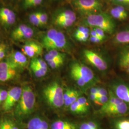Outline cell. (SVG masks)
I'll use <instances>...</instances> for the list:
<instances>
[{
	"mask_svg": "<svg viewBox=\"0 0 129 129\" xmlns=\"http://www.w3.org/2000/svg\"><path fill=\"white\" fill-rule=\"evenodd\" d=\"M31 63L43 69H47V63H46V61L42 59L38 58L37 57L33 58L31 61Z\"/></svg>",
	"mask_w": 129,
	"mask_h": 129,
	"instance_id": "32",
	"label": "cell"
},
{
	"mask_svg": "<svg viewBox=\"0 0 129 129\" xmlns=\"http://www.w3.org/2000/svg\"><path fill=\"white\" fill-rule=\"evenodd\" d=\"M36 101V96L32 88L29 86L24 87L15 108L16 115L19 118H23L30 114L35 108Z\"/></svg>",
	"mask_w": 129,
	"mask_h": 129,
	"instance_id": "1",
	"label": "cell"
},
{
	"mask_svg": "<svg viewBox=\"0 0 129 129\" xmlns=\"http://www.w3.org/2000/svg\"><path fill=\"white\" fill-rule=\"evenodd\" d=\"M77 18L76 14L74 12L70 10H66L58 14L55 19V23L62 21L70 20L75 21Z\"/></svg>",
	"mask_w": 129,
	"mask_h": 129,
	"instance_id": "16",
	"label": "cell"
},
{
	"mask_svg": "<svg viewBox=\"0 0 129 129\" xmlns=\"http://www.w3.org/2000/svg\"><path fill=\"white\" fill-rule=\"evenodd\" d=\"M40 22L41 25L46 24L48 21V16L47 14L42 12H37Z\"/></svg>",
	"mask_w": 129,
	"mask_h": 129,
	"instance_id": "38",
	"label": "cell"
},
{
	"mask_svg": "<svg viewBox=\"0 0 129 129\" xmlns=\"http://www.w3.org/2000/svg\"><path fill=\"white\" fill-rule=\"evenodd\" d=\"M16 67L9 61L0 62V72H3L9 70L16 69Z\"/></svg>",
	"mask_w": 129,
	"mask_h": 129,
	"instance_id": "28",
	"label": "cell"
},
{
	"mask_svg": "<svg viewBox=\"0 0 129 129\" xmlns=\"http://www.w3.org/2000/svg\"><path fill=\"white\" fill-rule=\"evenodd\" d=\"M90 35H91V37H98L100 39V38L99 37L98 35L97 34V32L95 31V30L94 29L92 30L91 31V32L90 33Z\"/></svg>",
	"mask_w": 129,
	"mask_h": 129,
	"instance_id": "49",
	"label": "cell"
},
{
	"mask_svg": "<svg viewBox=\"0 0 129 129\" xmlns=\"http://www.w3.org/2000/svg\"><path fill=\"white\" fill-rule=\"evenodd\" d=\"M119 64L120 67L126 69L129 67V46L122 49L119 57Z\"/></svg>",
	"mask_w": 129,
	"mask_h": 129,
	"instance_id": "15",
	"label": "cell"
},
{
	"mask_svg": "<svg viewBox=\"0 0 129 129\" xmlns=\"http://www.w3.org/2000/svg\"><path fill=\"white\" fill-rule=\"evenodd\" d=\"M114 2L119 4V5H129V0H113Z\"/></svg>",
	"mask_w": 129,
	"mask_h": 129,
	"instance_id": "46",
	"label": "cell"
},
{
	"mask_svg": "<svg viewBox=\"0 0 129 129\" xmlns=\"http://www.w3.org/2000/svg\"><path fill=\"white\" fill-rule=\"evenodd\" d=\"M64 62V59H57L47 62V64L49 65L52 69H55L61 66Z\"/></svg>",
	"mask_w": 129,
	"mask_h": 129,
	"instance_id": "37",
	"label": "cell"
},
{
	"mask_svg": "<svg viewBox=\"0 0 129 129\" xmlns=\"http://www.w3.org/2000/svg\"><path fill=\"white\" fill-rule=\"evenodd\" d=\"M79 97V92L78 91H77L76 90L73 89L69 100L66 103H64V106H66V107L70 106L72 103H73L74 102L77 101V100L78 99Z\"/></svg>",
	"mask_w": 129,
	"mask_h": 129,
	"instance_id": "31",
	"label": "cell"
},
{
	"mask_svg": "<svg viewBox=\"0 0 129 129\" xmlns=\"http://www.w3.org/2000/svg\"><path fill=\"white\" fill-rule=\"evenodd\" d=\"M77 101L86 111H88L89 108V104L86 98L84 97H79Z\"/></svg>",
	"mask_w": 129,
	"mask_h": 129,
	"instance_id": "39",
	"label": "cell"
},
{
	"mask_svg": "<svg viewBox=\"0 0 129 129\" xmlns=\"http://www.w3.org/2000/svg\"><path fill=\"white\" fill-rule=\"evenodd\" d=\"M70 70L77 73L87 84L92 82L95 78L94 73L90 69L78 62H73L71 64Z\"/></svg>",
	"mask_w": 129,
	"mask_h": 129,
	"instance_id": "7",
	"label": "cell"
},
{
	"mask_svg": "<svg viewBox=\"0 0 129 129\" xmlns=\"http://www.w3.org/2000/svg\"><path fill=\"white\" fill-rule=\"evenodd\" d=\"M125 69H126V72H127V73L129 75V67H128L127 68H126Z\"/></svg>",
	"mask_w": 129,
	"mask_h": 129,
	"instance_id": "53",
	"label": "cell"
},
{
	"mask_svg": "<svg viewBox=\"0 0 129 129\" xmlns=\"http://www.w3.org/2000/svg\"><path fill=\"white\" fill-rule=\"evenodd\" d=\"M85 23L91 27L100 28L109 34L113 32L115 28L112 19L107 14L102 12L88 15L85 20Z\"/></svg>",
	"mask_w": 129,
	"mask_h": 129,
	"instance_id": "3",
	"label": "cell"
},
{
	"mask_svg": "<svg viewBox=\"0 0 129 129\" xmlns=\"http://www.w3.org/2000/svg\"><path fill=\"white\" fill-rule=\"evenodd\" d=\"M5 49L2 50V51H0V62L2 60L5 56Z\"/></svg>",
	"mask_w": 129,
	"mask_h": 129,
	"instance_id": "48",
	"label": "cell"
},
{
	"mask_svg": "<svg viewBox=\"0 0 129 129\" xmlns=\"http://www.w3.org/2000/svg\"><path fill=\"white\" fill-rule=\"evenodd\" d=\"M67 40L64 34L61 32L58 31L54 40L45 48L49 50H57L66 48L67 46Z\"/></svg>",
	"mask_w": 129,
	"mask_h": 129,
	"instance_id": "13",
	"label": "cell"
},
{
	"mask_svg": "<svg viewBox=\"0 0 129 129\" xmlns=\"http://www.w3.org/2000/svg\"><path fill=\"white\" fill-rule=\"evenodd\" d=\"M110 14H111V16L113 18L119 20H124L128 17V15H126L124 14L121 13L119 11L116 9L115 7L111 10Z\"/></svg>",
	"mask_w": 129,
	"mask_h": 129,
	"instance_id": "29",
	"label": "cell"
},
{
	"mask_svg": "<svg viewBox=\"0 0 129 129\" xmlns=\"http://www.w3.org/2000/svg\"><path fill=\"white\" fill-rule=\"evenodd\" d=\"M116 129H129V119L118 120L115 124Z\"/></svg>",
	"mask_w": 129,
	"mask_h": 129,
	"instance_id": "30",
	"label": "cell"
},
{
	"mask_svg": "<svg viewBox=\"0 0 129 129\" xmlns=\"http://www.w3.org/2000/svg\"><path fill=\"white\" fill-rule=\"evenodd\" d=\"M9 61L16 67V68H23L28 63V60L26 55L23 52L15 51L12 53L8 58Z\"/></svg>",
	"mask_w": 129,
	"mask_h": 129,
	"instance_id": "12",
	"label": "cell"
},
{
	"mask_svg": "<svg viewBox=\"0 0 129 129\" xmlns=\"http://www.w3.org/2000/svg\"><path fill=\"white\" fill-rule=\"evenodd\" d=\"M109 99V97L108 96H102V97L98 98L97 101L96 102L99 104H102V105H104L107 102H108Z\"/></svg>",
	"mask_w": 129,
	"mask_h": 129,
	"instance_id": "44",
	"label": "cell"
},
{
	"mask_svg": "<svg viewBox=\"0 0 129 129\" xmlns=\"http://www.w3.org/2000/svg\"><path fill=\"white\" fill-rule=\"evenodd\" d=\"M123 103L124 102L122 101L118 97H117L112 91H110V95L108 102L105 104L103 105L101 109H106L111 106H114Z\"/></svg>",
	"mask_w": 129,
	"mask_h": 129,
	"instance_id": "19",
	"label": "cell"
},
{
	"mask_svg": "<svg viewBox=\"0 0 129 129\" xmlns=\"http://www.w3.org/2000/svg\"><path fill=\"white\" fill-rule=\"evenodd\" d=\"M22 93V88L19 87H14L8 91V95L2 105L4 111H9L19 102Z\"/></svg>",
	"mask_w": 129,
	"mask_h": 129,
	"instance_id": "6",
	"label": "cell"
},
{
	"mask_svg": "<svg viewBox=\"0 0 129 129\" xmlns=\"http://www.w3.org/2000/svg\"><path fill=\"white\" fill-rule=\"evenodd\" d=\"M16 21V15L14 12L7 8L0 9V21L5 25H11Z\"/></svg>",
	"mask_w": 129,
	"mask_h": 129,
	"instance_id": "14",
	"label": "cell"
},
{
	"mask_svg": "<svg viewBox=\"0 0 129 129\" xmlns=\"http://www.w3.org/2000/svg\"><path fill=\"white\" fill-rule=\"evenodd\" d=\"M70 107V110L72 112L75 114H82L87 112L77 101L72 103Z\"/></svg>",
	"mask_w": 129,
	"mask_h": 129,
	"instance_id": "26",
	"label": "cell"
},
{
	"mask_svg": "<svg viewBox=\"0 0 129 129\" xmlns=\"http://www.w3.org/2000/svg\"><path fill=\"white\" fill-rule=\"evenodd\" d=\"M29 20L30 23L36 26L41 25L40 21L38 18L37 13H34L30 14L29 16Z\"/></svg>",
	"mask_w": 129,
	"mask_h": 129,
	"instance_id": "34",
	"label": "cell"
},
{
	"mask_svg": "<svg viewBox=\"0 0 129 129\" xmlns=\"http://www.w3.org/2000/svg\"><path fill=\"white\" fill-rule=\"evenodd\" d=\"M65 54L56 50H51L46 54L45 56V60L46 62L57 60V59H64Z\"/></svg>",
	"mask_w": 129,
	"mask_h": 129,
	"instance_id": "20",
	"label": "cell"
},
{
	"mask_svg": "<svg viewBox=\"0 0 129 129\" xmlns=\"http://www.w3.org/2000/svg\"><path fill=\"white\" fill-rule=\"evenodd\" d=\"M22 52L29 57L36 58L43 53V47L40 44L34 41H27L23 46Z\"/></svg>",
	"mask_w": 129,
	"mask_h": 129,
	"instance_id": "10",
	"label": "cell"
},
{
	"mask_svg": "<svg viewBox=\"0 0 129 129\" xmlns=\"http://www.w3.org/2000/svg\"><path fill=\"white\" fill-rule=\"evenodd\" d=\"M42 118L35 117L30 120L27 124L28 129H42Z\"/></svg>",
	"mask_w": 129,
	"mask_h": 129,
	"instance_id": "24",
	"label": "cell"
},
{
	"mask_svg": "<svg viewBox=\"0 0 129 129\" xmlns=\"http://www.w3.org/2000/svg\"><path fill=\"white\" fill-rule=\"evenodd\" d=\"M112 92L129 106V84L123 81H118L113 85Z\"/></svg>",
	"mask_w": 129,
	"mask_h": 129,
	"instance_id": "8",
	"label": "cell"
},
{
	"mask_svg": "<svg viewBox=\"0 0 129 129\" xmlns=\"http://www.w3.org/2000/svg\"><path fill=\"white\" fill-rule=\"evenodd\" d=\"M89 36V33H87V34H84L82 36H80V37L77 38V39L79 41L85 42H86L88 40Z\"/></svg>",
	"mask_w": 129,
	"mask_h": 129,
	"instance_id": "45",
	"label": "cell"
},
{
	"mask_svg": "<svg viewBox=\"0 0 129 129\" xmlns=\"http://www.w3.org/2000/svg\"><path fill=\"white\" fill-rule=\"evenodd\" d=\"M73 5L80 13L87 16L101 13L103 7L99 0H75Z\"/></svg>",
	"mask_w": 129,
	"mask_h": 129,
	"instance_id": "4",
	"label": "cell"
},
{
	"mask_svg": "<svg viewBox=\"0 0 129 129\" xmlns=\"http://www.w3.org/2000/svg\"><path fill=\"white\" fill-rule=\"evenodd\" d=\"M89 40L91 42L94 43H98L102 41V40L100 38L98 37H90L89 38Z\"/></svg>",
	"mask_w": 129,
	"mask_h": 129,
	"instance_id": "47",
	"label": "cell"
},
{
	"mask_svg": "<svg viewBox=\"0 0 129 129\" xmlns=\"http://www.w3.org/2000/svg\"><path fill=\"white\" fill-rule=\"evenodd\" d=\"M114 42L119 44H129V27L118 33L114 37Z\"/></svg>",
	"mask_w": 129,
	"mask_h": 129,
	"instance_id": "17",
	"label": "cell"
},
{
	"mask_svg": "<svg viewBox=\"0 0 129 129\" xmlns=\"http://www.w3.org/2000/svg\"><path fill=\"white\" fill-rule=\"evenodd\" d=\"M0 129H19L15 122L9 118H4L0 120Z\"/></svg>",
	"mask_w": 129,
	"mask_h": 129,
	"instance_id": "21",
	"label": "cell"
},
{
	"mask_svg": "<svg viewBox=\"0 0 129 129\" xmlns=\"http://www.w3.org/2000/svg\"><path fill=\"white\" fill-rule=\"evenodd\" d=\"M98 92V88L93 87V88H91L90 89V94H95L97 96Z\"/></svg>",
	"mask_w": 129,
	"mask_h": 129,
	"instance_id": "50",
	"label": "cell"
},
{
	"mask_svg": "<svg viewBox=\"0 0 129 129\" xmlns=\"http://www.w3.org/2000/svg\"><path fill=\"white\" fill-rule=\"evenodd\" d=\"M76 129V126H75L74 127H71V128H67V129Z\"/></svg>",
	"mask_w": 129,
	"mask_h": 129,
	"instance_id": "54",
	"label": "cell"
},
{
	"mask_svg": "<svg viewBox=\"0 0 129 129\" xmlns=\"http://www.w3.org/2000/svg\"><path fill=\"white\" fill-rule=\"evenodd\" d=\"M108 96V91L106 89L103 88H98V92L97 94V97H102Z\"/></svg>",
	"mask_w": 129,
	"mask_h": 129,
	"instance_id": "42",
	"label": "cell"
},
{
	"mask_svg": "<svg viewBox=\"0 0 129 129\" xmlns=\"http://www.w3.org/2000/svg\"><path fill=\"white\" fill-rule=\"evenodd\" d=\"M43 0H24V6L28 8L32 7H35L40 5Z\"/></svg>",
	"mask_w": 129,
	"mask_h": 129,
	"instance_id": "33",
	"label": "cell"
},
{
	"mask_svg": "<svg viewBox=\"0 0 129 129\" xmlns=\"http://www.w3.org/2000/svg\"><path fill=\"white\" fill-rule=\"evenodd\" d=\"M70 75L71 77L77 83L78 86L80 87H84L87 84L85 82L83 78H82L77 73L74 71L70 70Z\"/></svg>",
	"mask_w": 129,
	"mask_h": 129,
	"instance_id": "27",
	"label": "cell"
},
{
	"mask_svg": "<svg viewBox=\"0 0 129 129\" xmlns=\"http://www.w3.org/2000/svg\"><path fill=\"white\" fill-rule=\"evenodd\" d=\"M0 103H1V102H0Z\"/></svg>",
	"mask_w": 129,
	"mask_h": 129,
	"instance_id": "55",
	"label": "cell"
},
{
	"mask_svg": "<svg viewBox=\"0 0 129 129\" xmlns=\"http://www.w3.org/2000/svg\"><path fill=\"white\" fill-rule=\"evenodd\" d=\"M30 68L33 73L37 78H41L45 76L47 72V69H43L32 63L30 64Z\"/></svg>",
	"mask_w": 129,
	"mask_h": 129,
	"instance_id": "25",
	"label": "cell"
},
{
	"mask_svg": "<svg viewBox=\"0 0 129 129\" xmlns=\"http://www.w3.org/2000/svg\"><path fill=\"white\" fill-rule=\"evenodd\" d=\"M58 32L55 29H51L48 30L42 38L43 46L46 47L50 44L56 37Z\"/></svg>",
	"mask_w": 129,
	"mask_h": 129,
	"instance_id": "18",
	"label": "cell"
},
{
	"mask_svg": "<svg viewBox=\"0 0 129 129\" xmlns=\"http://www.w3.org/2000/svg\"><path fill=\"white\" fill-rule=\"evenodd\" d=\"M8 95V91L4 89H0V102H4Z\"/></svg>",
	"mask_w": 129,
	"mask_h": 129,
	"instance_id": "43",
	"label": "cell"
},
{
	"mask_svg": "<svg viewBox=\"0 0 129 129\" xmlns=\"http://www.w3.org/2000/svg\"><path fill=\"white\" fill-rule=\"evenodd\" d=\"M90 99L91 100H92L94 102H96L98 99V97L97 95L95 94H90Z\"/></svg>",
	"mask_w": 129,
	"mask_h": 129,
	"instance_id": "51",
	"label": "cell"
},
{
	"mask_svg": "<svg viewBox=\"0 0 129 129\" xmlns=\"http://www.w3.org/2000/svg\"><path fill=\"white\" fill-rule=\"evenodd\" d=\"M75 125L68 121L57 120L51 125V129H65L74 127Z\"/></svg>",
	"mask_w": 129,
	"mask_h": 129,
	"instance_id": "22",
	"label": "cell"
},
{
	"mask_svg": "<svg viewBox=\"0 0 129 129\" xmlns=\"http://www.w3.org/2000/svg\"><path fill=\"white\" fill-rule=\"evenodd\" d=\"M16 74L15 69L0 72V81L5 82L14 78Z\"/></svg>",
	"mask_w": 129,
	"mask_h": 129,
	"instance_id": "23",
	"label": "cell"
},
{
	"mask_svg": "<svg viewBox=\"0 0 129 129\" xmlns=\"http://www.w3.org/2000/svg\"><path fill=\"white\" fill-rule=\"evenodd\" d=\"M75 21L70 20H64L62 21L59 22H58L57 23H55L56 25L61 27H69L71 26L73 23Z\"/></svg>",
	"mask_w": 129,
	"mask_h": 129,
	"instance_id": "40",
	"label": "cell"
},
{
	"mask_svg": "<svg viewBox=\"0 0 129 129\" xmlns=\"http://www.w3.org/2000/svg\"><path fill=\"white\" fill-rule=\"evenodd\" d=\"M128 105L125 103L111 106L106 109H101L99 112L102 114L109 116L122 115L127 113L129 110Z\"/></svg>",
	"mask_w": 129,
	"mask_h": 129,
	"instance_id": "11",
	"label": "cell"
},
{
	"mask_svg": "<svg viewBox=\"0 0 129 129\" xmlns=\"http://www.w3.org/2000/svg\"><path fill=\"white\" fill-rule=\"evenodd\" d=\"M89 30L88 28L84 26H80L76 30L74 36L75 38L77 39V38L80 37V36H82L84 34L89 33Z\"/></svg>",
	"mask_w": 129,
	"mask_h": 129,
	"instance_id": "35",
	"label": "cell"
},
{
	"mask_svg": "<svg viewBox=\"0 0 129 129\" xmlns=\"http://www.w3.org/2000/svg\"><path fill=\"white\" fill-rule=\"evenodd\" d=\"M5 49V46L4 44H0V51Z\"/></svg>",
	"mask_w": 129,
	"mask_h": 129,
	"instance_id": "52",
	"label": "cell"
},
{
	"mask_svg": "<svg viewBox=\"0 0 129 129\" xmlns=\"http://www.w3.org/2000/svg\"><path fill=\"white\" fill-rule=\"evenodd\" d=\"M79 129H99L96 123L93 121L84 122L80 125Z\"/></svg>",
	"mask_w": 129,
	"mask_h": 129,
	"instance_id": "36",
	"label": "cell"
},
{
	"mask_svg": "<svg viewBox=\"0 0 129 129\" xmlns=\"http://www.w3.org/2000/svg\"><path fill=\"white\" fill-rule=\"evenodd\" d=\"M43 95L48 104L58 109L64 105V90L57 82H53L44 89Z\"/></svg>",
	"mask_w": 129,
	"mask_h": 129,
	"instance_id": "2",
	"label": "cell"
},
{
	"mask_svg": "<svg viewBox=\"0 0 129 129\" xmlns=\"http://www.w3.org/2000/svg\"><path fill=\"white\" fill-rule=\"evenodd\" d=\"M95 31L97 32V34L98 35L99 37L100 38V39H101V40H103L105 37V32L102 30L101 29L99 28H94V29Z\"/></svg>",
	"mask_w": 129,
	"mask_h": 129,
	"instance_id": "41",
	"label": "cell"
},
{
	"mask_svg": "<svg viewBox=\"0 0 129 129\" xmlns=\"http://www.w3.org/2000/svg\"><path fill=\"white\" fill-rule=\"evenodd\" d=\"M34 35V30L27 25L22 24L16 28L12 33V37L15 41L31 38Z\"/></svg>",
	"mask_w": 129,
	"mask_h": 129,
	"instance_id": "9",
	"label": "cell"
},
{
	"mask_svg": "<svg viewBox=\"0 0 129 129\" xmlns=\"http://www.w3.org/2000/svg\"><path fill=\"white\" fill-rule=\"evenodd\" d=\"M83 55L88 61L101 71H105L108 68L106 61L101 55L94 51L86 49L83 51Z\"/></svg>",
	"mask_w": 129,
	"mask_h": 129,
	"instance_id": "5",
	"label": "cell"
}]
</instances>
